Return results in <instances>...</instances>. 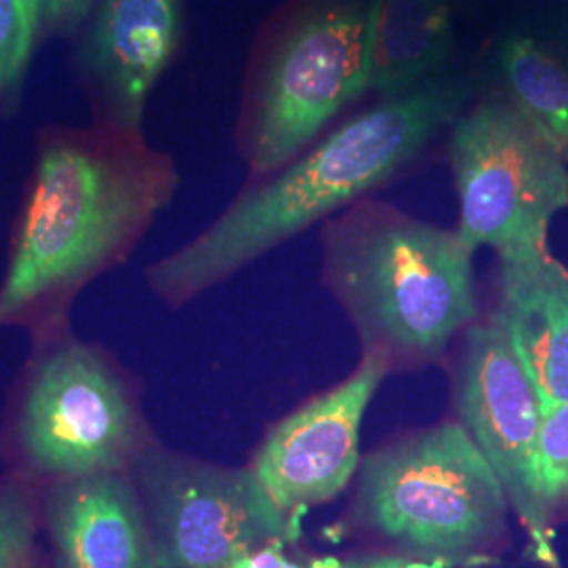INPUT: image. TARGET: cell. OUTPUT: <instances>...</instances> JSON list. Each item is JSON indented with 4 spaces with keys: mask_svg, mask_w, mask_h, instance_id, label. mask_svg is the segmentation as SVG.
<instances>
[{
    "mask_svg": "<svg viewBox=\"0 0 568 568\" xmlns=\"http://www.w3.org/2000/svg\"><path fill=\"white\" fill-rule=\"evenodd\" d=\"M180 171L142 131L49 129L0 283V328L49 323L122 264L171 204Z\"/></svg>",
    "mask_w": 568,
    "mask_h": 568,
    "instance_id": "obj_1",
    "label": "cell"
},
{
    "mask_svg": "<svg viewBox=\"0 0 568 568\" xmlns=\"http://www.w3.org/2000/svg\"><path fill=\"white\" fill-rule=\"evenodd\" d=\"M469 98L471 84L448 72L408 95L379 100L281 171L248 185L201 234L148 265V288L180 307L307 227L371 199L426 154Z\"/></svg>",
    "mask_w": 568,
    "mask_h": 568,
    "instance_id": "obj_2",
    "label": "cell"
},
{
    "mask_svg": "<svg viewBox=\"0 0 568 568\" xmlns=\"http://www.w3.org/2000/svg\"><path fill=\"white\" fill-rule=\"evenodd\" d=\"M323 283L354 326L361 354L389 371L440 363L478 321L474 255L457 230L365 199L321 230Z\"/></svg>",
    "mask_w": 568,
    "mask_h": 568,
    "instance_id": "obj_3",
    "label": "cell"
},
{
    "mask_svg": "<svg viewBox=\"0 0 568 568\" xmlns=\"http://www.w3.org/2000/svg\"><path fill=\"white\" fill-rule=\"evenodd\" d=\"M352 508L358 525L398 548L453 567L501 539L509 501L466 429L443 422L366 455Z\"/></svg>",
    "mask_w": 568,
    "mask_h": 568,
    "instance_id": "obj_4",
    "label": "cell"
},
{
    "mask_svg": "<svg viewBox=\"0 0 568 568\" xmlns=\"http://www.w3.org/2000/svg\"><path fill=\"white\" fill-rule=\"evenodd\" d=\"M371 16L373 0H323L274 44L239 133L255 180L304 154L328 122L368 91Z\"/></svg>",
    "mask_w": 568,
    "mask_h": 568,
    "instance_id": "obj_5",
    "label": "cell"
},
{
    "mask_svg": "<svg viewBox=\"0 0 568 568\" xmlns=\"http://www.w3.org/2000/svg\"><path fill=\"white\" fill-rule=\"evenodd\" d=\"M448 161L459 199L457 234L478 251L548 244L568 206V163L511 100H485L450 124Z\"/></svg>",
    "mask_w": 568,
    "mask_h": 568,
    "instance_id": "obj_6",
    "label": "cell"
},
{
    "mask_svg": "<svg viewBox=\"0 0 568 568\" xmlns=\"http://www.w3.org/2000/svg\"><path fill=\"white\" fill-rule=\"evenodd\" d=\"M129 476L142 501L154 568H230L300 539L251 467H227L152 443Z\"/></svg>",
    "mask_w": 568,
    "mask_h": 568,
    "instance_id": "obj_7",
    "label": "cell"
},
{
    "mask_svg": "<svg viewBox=\"0 0 568 568\" xmlns=\"http://www.w3.org/2000/svg\"><path fill=\"white\" fill-rule=\"evenodd\" d=\"M18 443L51 483L129 471L154 440L116 371L77 339L44 354L21 400Z\"/></svg>",
    "mask_w": 568,
    "mask_h": 568,
    "instance_id": "obj_8",
    "label": "cell"
},
{
    "mask_svg": "<svg viewBox=\"0 0 568 568\" xmlns=\"http://www.w3.org/2000/svg\"><path fill=\"white\" fill-rule=\"evenodd\" d=\"M450 373L455 422L483 453L508 495L509 508L548 554V537L535 508V453L544 405L528 379L508 326L495 307L464 333Z\"/></svg>",
    "mask_w": 568,
    "mask_h": 568,
    "instance_id": "obj_9",
    "label": "cell"
},
{
    "mask_svg": "<svg viewBox=\"0 0 568 568\" xmlns=\"http://www.w3.org/2000/svg\"><path fill=\"white\" fill-rule=\"evenodd\" d=\"M375 354H361L342 384L288 413L265 434L248 467L284 516L302 527L305 514L344 493L361 466L366 408L389 375Z\"/></svg>",
    "mask_w": 568,
    "mask_h": 568,
    "instance_id": "obj_10",
    "label": "cell"
},
{
    "mask_svg": "<svg viewBox=\"0 0 568 568\" xmlns=\"http://www.w3.org/2000/svg\"><path fill=\"white\" fill-rule=\"evenodd\" d=\"M81 42L98 124L142 131L143 112L182 37L180 0H95Z\"/></svg>",
    "mask_w": 568,
    "mask_h": 568,
    "instance_id": "obj_11",
    "label": "cell"
},
{
    "mask_svg": "<svg viewBox=\"0 0 568 568\" xmlns=\"http://www.w3.org/2000/svg\"><path fill=\"white\" fill-rule=\"evenodd\" d=\"M58 568H154L129 471L51 483L44 499Z\"/></svg>",
    "mask_w": 568,
    "mask_h": 568,
    "instance_id": "obj_12",
    "label": "cell"
},
{
    "mask_svg": "<svg viewBox=\"0 0 568 568\" xmlns=\"http://www.w3.org/2000/svg\"><path fill=\"white\" fill-rule=\"evenodd\" d=\"M497 310L544 410L568 403V267L548 244L499 253Z\"/></svg>",
    "mask_w": 568,
    "mask_h": 568,
    "instance_id": "obj_13",
    "label": "cell"
},
{
    "mask_svg": "<svg viewBox=\"0 0 568 568\" xmlns=\"http://www.w3.org/2000/svg\"><path fill=\"white\" fill-rule=\"evenodd\" d=\"M453 49L450 0H373L368 91L394 100L438 81Z\"/></svg>",
    "mask_w": 568,
    "mask_h": 568,
    "instance_id": "obj_14",
    "label": "cell"
},
{
    "mask_svg": "<svg viewBox=\"0 0 568 568\" xmlns=\"http://www.w3.org/2000/svg\"><path fill=\"white\" fill-rule=\"evenodd\" d=\"M509 98L568 163V65L544 42L514 34L499 49Z\"/></svg>",
    "mask_w": 568,
    "mask_h": 568,
    "instance_id": "obj_15",
    "label": "cell"
},
{
    "mask_svg": "<svg viewBox=\"0 0 568 568\" xmlns=\"http://www.w3.org/2000/svg\"><path fill=\"white\" fill-rule=\"evenodd\" d=\"M535 508L544 535L556 516L568 514V403L544 410L535 453Z\"/></svg>",
    "mask_w": 568,
    "mask_h": 568,
    "instance_id": "obj_16",
    "label": "cell"
},
{
    "mask_svg": "<svg viewBox=\"0 0 568 568\" xmlns=\"http://www.w3.org/2000/svg\"><path fill=\"white\" fill-rule=\"evenodd\" d=\"M41 30L39 0H0V103L18 98Z\"/></svg>",
    "mask_w": 568,
    "mask_h": 568,
    "instance_id": "obj_17",
    "label": "cell"
},
{
    "mask_svg": "<svg viewBox=\"0 0 568 568\" xmlns=\"http://www.w3.org/2000/svg\"><path fill=\"white\" fill-rule=\"evenodd\" d=\"M37 508L23 483L0 487V568H32Z\"/></svg>",
    "mask_w": 568,
    "mask_h": 568,
    "instance_id": "obj_18",
    "label": "cell"
},
{
    "mask_svg": "<svg viewBox=\"0 0 568 568\" xmlns=\"http://www.w3.org/2000/svg\"><path fill=\"white\" fill-rule=\"evenodd\" d=\"M305 568H448V565L410 560L406 556L373 554V556H354V558H321L310 562Z\"/></svg>",
    "mask_w": 568,
    "mask_h": 568,
    "instance_id": "obj_19",
    "label": "cell"
},
{
    "mask_svg": "<svg viewBox=\"0 0 568 568\" xmlns=\"http://www.w3.org/2000/svg\"><path fill=\"white\" fill-rule=\"evenodd\" d=\"M95 0H42V30L63 32L79 26L91 11Z\"/></svg>",
    "mask_w": 568,
    "mask_h": 568,
    "instance_id": "obj_20",
    "label": "cell"
},
{
    "mask_svg": "<svg viewBox=\"0 0 568 568\" xmlns=\"http://www.w3.org/2000/svg\"><path fill=\"white\" fill-rule=\"evenodd\" d=\"M42 0H39V4H41Z\"/></svg>",
    "mask_w": 568,
    "mask_h": 568,
    "instance_id": "obj_21",
    "label": "cell"
}]
</instances>
